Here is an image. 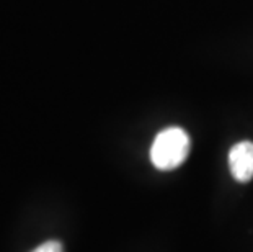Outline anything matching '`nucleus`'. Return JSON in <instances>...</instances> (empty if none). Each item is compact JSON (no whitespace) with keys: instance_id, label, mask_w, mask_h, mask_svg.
Here are the masks:
<instances>
[{"instance_id":"nucleus-2","label":"nucleus","mask_w":253,"mask_h":252,"mask_svg":"<svg viewBox=\"0 0 253 252\" xmlns=\"http://www.w3.org/2000/svg\"><path fill=\"white\" fill-rule=\"evenodd\" d=\"M229 169L232 177L247 184L253 179V143L252 141H240L234 144L229 151Z\"/></svg>"},{"instance_id":"nucleus-1","label":"nucleus","mask_w":253,"mask_h":252,"mask_svg":"<svg viewBox=\"0 0 253 252\" xmlns=\"http://www.w3.org/2000/svg\"><path fill=\"white\" fill-rule=\"evenodd\" d=\"M190 148V136L183 128H165L155 136L150 146V160L159 170H173L186 160Z\"/></svg>"},{"instance_id":"nucleus-3","label":"nucleus","mask_w":253,"mask_h":252,"mask_svg":"<svg viewBox=\"0 0 253 252\" xmlns=\"http://www.w3.org/2000/svg\"><path fill=\"white\" fill-rule=\"evenodd\" d=\"M30 252H64V246H62L61 241L49 239V241L40 244L38 248H35L33 251H30Z\"/></svg>"}]
</instances>
